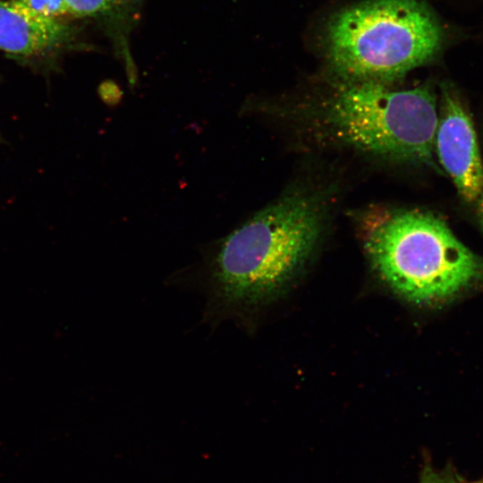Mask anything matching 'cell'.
Masks as SVG:
<instances>
[{
	"instance_id": "cell-6",
	"label": "cell",
	"mask_w": 483,
	"mask_h": 483,
	"mask_svg": "<svg viewBox=\"0 0 483 483\" xmlns=\"http://www.w3.org/2000/svg\"><path fill=\"white\" fill-rule=\"evenodd\" d=\"M72 29L60 20L23 4L0 0V50L35 56L64 46Z\"/></svg>"
},
{
	"instance_id": "cell-7",
	"label": "cell",
	"mask_w": 483,
	"mask_h": 483,
	"mask_svg": "<svg viewBox=\"0 0 483 483\" xmlns=\"http://www.w3.org/2000/svg\"><path fill=\"white\" fill-rule=\"evenodd\" d=\"M144 0H63L70 15L99 21L123 60L130 80L135 78L129 37L138 21Z\"/></svg>"
},
{
	"instance_id": "cell-2",
	"label": "cell",
	"mask_w": 483,
	"mask_h": 483,
	"mask_svg": "<svg viewBox=\"0 0 483 483\" xmlns=\"http://www.w3.org/2000/svg\"><path fill=\"white\" fill-rule=\"evenodd\" d=\"M363 232L366 251L380 277L414 304L444 303L483 281V258L429 212L374 213L364 220Z\"/></svg>"
},
{
	"instance_id": "cell-4",
	"label": "cell",
	"mask_w": 483,
	"mask_h": 483,
	"mask_svg": "<svg viewBox=\"0 0 483 483\" xmlns=\"http://www.w3.org/2000/svg\"><path fill=\"white\" fill-rule=\"evenodd\" d=\"M326 124L342 141L387 159L435 166L438 124L428 87L394 90L386 84L337 83L324 104Z\"/></svg>"
},
{
	"instance_id": "cell-8",
	"label": "cell",
	"mask_w": 483,
	"mask_h": 483,
	"mask_svg": "<svg viewBox=\"0 0 483 483\" xmlns=\"http://www.w3.org/2000/svg\"><path fill=\"white\" fill-rule=\"evenodd\" d=\"M418 483H483V479L470 481L450 467L436 468L428 462L422 466Z\"/></svg>"
},
{
	"instance_id": "cell-3",
	"label": "cell",
	"mask_w": 483,
	"mask_h": 483,
	"mask_svg": "<svg viewBox=\"0 0 483 483\" xmlns=\"http://www.w3.org/2000/svg\"><path fill=\"white\" fill-rule=\"evenodd\" d=\"M444 39L422 0H370L333 16L326 49L343 80L386 84L436 58Z\"/></svg>"
},
{
	"instance_id": "cell-9",
	"label": "cell",
	"mask_w": 483,
	"mask_h": 483,
	"mask_svg": "<svg viewBox=\"0 0 483 483\" xmlns=\"http://www.w3.org/2000/svg\"><path fill=\"white\" fill-rule=\"evenodd\" d=\"M32 7L40 12L62 17L69 14L63 0H11Z\"/></svg>"
},
{
	"instance_id": "cell-5",
	"label": "cell",
	"mask_w": 483,
	"mask_h": 483,
	"mask_svg": "<svg viewBox=\"0 0 483 483\" xmlns=\"http://www.w3.org/2000/svg\"><path fill=\"white\" fill-rule=\"evenodd\" d=\"M435 150L483 230V159L471 119L458 96L442 87Z\"/></svg>"
},
{
	"instance_id": "cell-1",
	"label": "cell",
	"mask_w": 483,
	"mask_h": 483,
	"mask_svg": "<svg viewBox=\"0 0 483 483\" xmlns=\"http://www.w3.org/2000/svg\"><path fill=\"white\" fill-rule=\"evenodd\" d=\"M322 200L296 192L258 211L223 241L213 281L227 306L252 305L285 288L313 253L324 229Z\"/></svg>"
}]
</instances>
